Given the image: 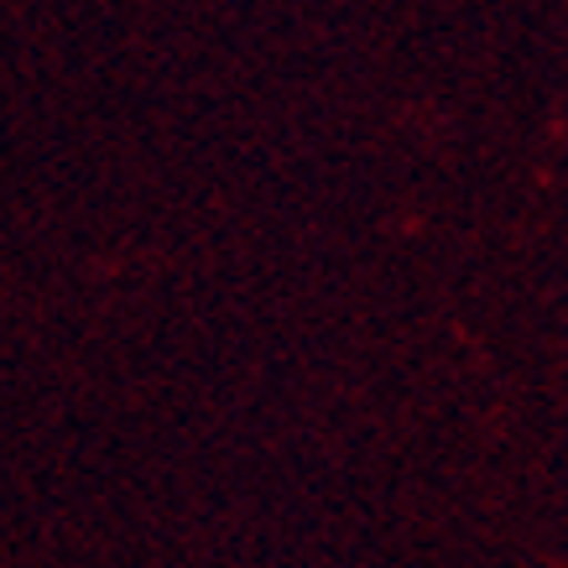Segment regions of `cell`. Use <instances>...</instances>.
Wrapping results in <instances>:
<instances>
[]
</instances>
